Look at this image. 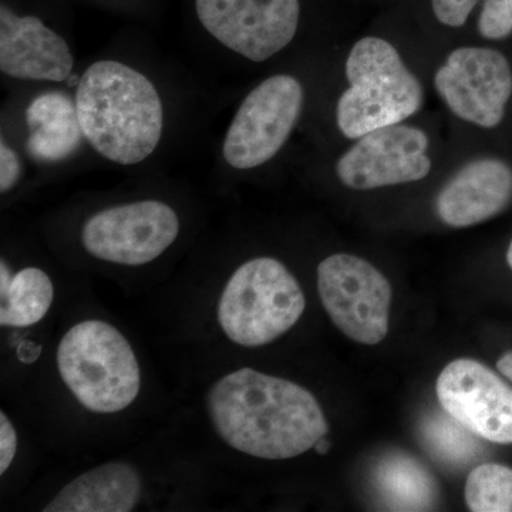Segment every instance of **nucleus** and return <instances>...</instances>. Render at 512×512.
<instances>
[{
    "label": "nucleus",
    "mask_w": 512,
    "mask_h": 512,
    "mask_svg": "<svg viewBox=\"0 0 512 512\" xmlns=\"http://www.w3.org/2000/svg\"><path fill=\"white\" fill-rule=\"evenodd\" d=\"M512 198V168L497 158H483L461 168L437 197L444 224L466 228L500 214Z\"/></svg>",
    "instance_id": "nucleus-14"
},
{
    "label": "nucleus",
    "mask_w": 512,
    "mask_h": 512,
    "mask_svg": "<svg viewBox=\"0 0 512 512\" xmlns=\"http://www.w3.org/2000/svg\"><path fill=\"white\" fill-rule=\"evenodd\" d=\"M478 2L483 0H431L436 18L451 28L463 26Z\"/></svg>",
    "instance_id": "nucleus-23"
},
{
    "label": "nucleus",
    "mask_w": 512,
    "mask_h": 512,
    "mask_svg": "<svg viewBox=\"0 0 512 512\" xmlns=\"http://www.w3.org/2000/svg\"><path fill=\"white\" fill-rule=\"evenodd\" d=\"M57 367L64 386L92 413L123 412L140 394L136 353L126 336L103 320H84L67 330Z\"/></svg>",
    "instance_id": "nucleus-3"
},
{
    "label": "nucleus",
    "mask_w": 512,
    "mask_h": 512,
    "mask_svg": "<svg viewBox=\"0 0 512 512\" xmlns=\"http://www.w3.org/2000/svg\"><path fill=\"white\" fill-rule=\"evenodd\" d=\"M16 451H18V434L12 421L5 412H2L0 413V474H5L12 466Z\"/></svg>",
    "instance_id": "nucleus-24"
},
{
    "label": "nucleus",
    "mask_w": 512,
    "mask_h": 512,
    "mask_svg": "<svg viewBox=\"0 0 512 512\" xmlns=\"http://www.w3.org/2000/svg\"><path fill=\"white\" fill-rule=\"evenodd\" d=\"M497 369L500 370L501 375L507 377L512 382V350L511 352L504 353L498 359Z\"/></svg>",
    "instance_id": "nucleus-25"
},
{
    "label": "nucleus",
    "mask_w": 512,
    "mask_h": 512,
    "mask_svg": "<svg viewBox=\"0 0 512 512\" xmlns=\"http://www.w3.org/2000/svg\"><path fill=\"white\" fill-rule=\"evenodd\" d=\"M55 299V286L43 269L28 266L0 291V325L28 328L45 318Z\"/></svg>",
    "instance_id": "nucleus-18"
},
{
    "label": "nucleus",
    "mask_w": 512,
    "mask_h": 512,
    "mask_svg": "<svg viewBox=\"0 0 512 512\" xmlns=\"http://www.w3.org/2000/svg\"><path fill=\"white\" fill-rule=\"evenodd\" d=\"M207 412L225 444L261 460L301 456L329 431L325 413L309 390L247 367L212 384Z\"/></svg>",
    "instance_id": "nucleus-1"
},
{
    "label": "nucleus",
    "mask_w": 512,
    "mask_h": 512,
    "mask_svg": "<svg viewBox=\"0 0 512 512\" xmlns=\"http://www.w3.org/2000/svg\"><path fill=\"white\" fill-rule=\"evenodd\" d=\"M302 84L289 74L259 83L239 104L222 141V158L247 171L272 160L291 137L303 110Z\"/></svg>",
    "instance_id": "nucleus-6"
},
{
    "label": "nucleus",
    "mask_w": 512,
    "mask_h": 512,
    "mask_svg": "<svg viewBox=\"0 0 512 512\" xmlns=\"http://www.w3.org/2000/svg\"><path fill=\"white\" fill-rule=\"evenodd\" d=\"M72 47L33 15L0 6V72L20 82L63 83L72 76Z\"/></svg>",
    "instance_id": "nucleus-13"
},
{
    "label": "nucleus",
    "mask_w": 512,
    "mask_h": 512,
    "mask_svg": "<svg viewBox=\"0 0 512 512\" xmlns=\"http://www.w3.org/2000/svg\"><path fill=\"white\" fill-rule=\"evenodd\" d=\"M305 295L278 259L261 256L239 266L218 302V323L231 342L261 348L281 338L305 311Z\"/></svg>",
    "instance_id": "nucleus-5"
},
{
    "label": "nucleus",
    "mask_w": 512,
    "mask_h": 512,
    "mask_svg": "<svg viewBox=\"0 0 512 512\" xmlns=\"http://www.w3.org/2000/svg\"><path fill=\"white\" fill-rule=\"evenodd\" d=\"M421 431L430 453L447 466H468L481 454L478 436L448 413L433 414Z\"/></svg>",
    "instance_id": "nucleus-19"
},
{
    "label": "nucleus",
    "mask_w": 512,
    "mask_h": 512,
    "mask_svg": "<svg viewBox=\"0 0 512 512\" xmlns=\"http://www.w3.org/2000/svg\"><path fill=\"white\" fill-rule=\"evenodd\" d=\"M478 30L485 39L501 40L512 33V0H483Z\"/></svg>",
    "instance_id": "nucleus-21"
},
{
    "label": "nucleus",
    "mask_w": 512,
    "mask_h": 512,
    "mask_svg": "<svg viewBox=\"0 0 512 512\" xmlns=\"http://www.w3.org/2000/svg\"><path fill=\"white\" fill-rule=\"evenodd\" d=\"M181 224L167 202L140 200L93 214L82 228V245L99 261L141 266L156 261L177 241Z\"/></svg>",
    "instance_id": "nucleus-8"
},
{
    "label": "nucleus",
    "mask_w": 512,
    "mask_h": 512,
    "mask_svg": "<svg viewBox=\"0 0 512 512\" xmlns=\"http://www.w3.org/2000/svg\"><path fill=\"white\" fill-rule=\"evenodd\" d=\"M376 485L394 511H427L436 500V483L423 464L407 454H392L377 466Z\"/></svg>",
    "instance_id": "nucleus-17"
},
{
    "label": "nucleus",
    "mask_w": 512,
    "mask_h": 512,
    "mask_svg": "<svg viewBox=\"0 0 512 512\" xmlns=\"http://www.w3.org/2000/svg\"><path fill=\"white\" fill-rule=\"evenodd\" d=\"M25 120L26 148L37 163H63L86 141L74 97L59 90L39 94L30 101Z\"/></svg>",
    "instance_id": "nucleus-16"
},
{
    "label": "nucleus",
    "mask_w": 512,
    "mask_h": 512,
    "mask_svg": "<svg viewBox=\"0 0 512 512\" xmlns=\"http://www.w3.org/2000/svg\"><path fill=\"white\" fill-rule=\"evenodd\" d=\"M86 143L117 165L144 163L164 136V101L146 73L104 59L90 64L74 92Z\"/></svg>",
    "instance_id": "nucleus-2"
},
{
    "label": "nucleus",
    "mask_w": 512,
    "mask_h": 512,
    "mask_svg": "<svg viewBox=\"0 0 512 512\" xmlns=\"http://www.w3.org/2000/svg\"><path fill=\"white\" fill-rule=\"evenodd\" d=\"M444 412L480 439L512 444V387L473 359H457L437 379Z\"/></svg>",
    "instance_id": "nucleus-12"
},
{
    "label": "nucleus",
    "mask_w": 512,
    "mask_h": 512,
    "mask_svg": "<svg viewBox=\"0 0 512 512\" xmlns=\"http://www.w3.org/2000/svg\"><path fill=\"white\" fill-rule=\"evenodd\" d=\"M507 262H508V265H510V268L512 269V241L510 244V248H508V252H507Z\"/></svg>",
    "instance_id": "nucleus-27"
},
{
    "label": "nucleus",
    "mask_w": 512,
    "mask_h": 512,
    "mask_svg": "<svg viewBox=\"0 0 512 512\" xmlns=\"http://www.w3.org/2000/svg\"><path fill=\"white\" fill-rule=\"evenodd\" d=\"M464 497L474 512L512 511V470L501 464H481L467 478Z\"/></svg>",
    "instance_id": "nucleus-20"
},
{
    "label": "nucleus",
    "mask_w": 512,
    "mask_h": 512,
    "mask_svg": "<svg viewBox=\"0 0 512 512\" xmlns=\"http://www.w3.org/2000/svg\"><path fill=\"white\" fill-rule=\"evenodd\" d=\"M23 174V163L18 151L15 150L5 137L0 141V192L8 194L18 185Z\"/></svg>",
    "instance_id": "nucleus-22"
},
{
    "label": "nucleus",
    "mask_w": 512,
    "mask_h": 512,
    "mask_svg": "<svg viewBox=\"0 0 512 512\" xmlns=\"http://www.w3.org/2000/svg\"><path fill=\"white\" fill-rule=\"evenodd\" d=\"M349 89L340 96L336 121L350 140L393 126L416 114L423 104L419 79L386 40L365 37L346 60Z\"/></svg>",
    "instance_id": "nucleus-4"
},
{
    "label": "nucleus",
    "mask_w": 512,
    "mask_h": 512,
    "mask_svg": "<svg viewBox=\"0 0 512 512\" xmlns=\"http://www.w3.org/2000/svg\"><path fill=\"white\" fill-rule=\"evenodd\" d=\"M143 493L140 471L126 461H110L80 474L43 508L45 512H130Z\"/></svg>",
    "instance_id": "nucleus-15"
},
{
    "label": "nucleus",
    "mask_w": 512,
    "mask_h": 512,
    "mask_svg": "<svg viewBox=\"0 0 512 512\" xmlns=\"http://www.w3.org/2000/svg\"><path fill=\"white\" fill-rule=\"evenodd\" d=\"M429 137L419 128L393 124L370 131L336 164L339 180L357 191L414 183L429 175Z\"/></svg>",
    "instance_id": "nucleus-11"
},
{
    "label": "nucleus",
    "mask_w": 512,
    "mask_h": 512,
    "mask_svg": "<svg viewBox=\"0 0 512 512\" xmlns=\"http://www.w3.org/2000/svg\"><path fill=\"white\" fill-rule=\"evenodd\" d=\"M329 448L330 443L325 439V437H322V439H320L318 443L315 444V450L318 451L319 454H322V456L323 454L328 453Z\"/></svg>",
    "instance_id": "nucleus-26"
},
{
    "label": "nucleus",
    "mask_w": 512,
    "mask_h": 512,
    "mask_svg": "<svg viewBox=\"0 0 512 512\" xmlns=\"http://www.w3.org/2000/svg\"><path fill=\"white\" fill-rule=\"evenodd\" d=\"M194 6L218 45L256 63L284 50L301 22L299 0H194Z\"/></svg>",
    "instance_id": "nucleus-9"
},
{
    "label": "nucleus",
    "mask_w": 512,
    "mask_h": 512,
    "mask_svg": "<svg viewBox=\"0 0 512 512\" xmlns=\"http://www.w3.org/2000/svg\"><path fill=\"white\" fill-rule=\"evenodd\" d=\"M437 92L460 119L484 128L504 119L512 94V72L505 56L484 47H460L436 73Z\"/></svg>",
    "instance_id": "nucleus-10"
},
{
    "label": "nucleus",
    "mask_w": 512,
    "mask_h": 512,
    "mask_svg": "<svg viewBox=\"0 0 512 512\" xmlns=\"http://www.w3.org/2000/svg\"><path fill=\"white\" fill-rule=\"evenodd\" d=\"M318 291L333 325L349 339L372 346L389 332L392 286L355 255L336 254L318 266Z\"/></svg>",
    "instance_id": "nucleus-7"
}]
</instances>
